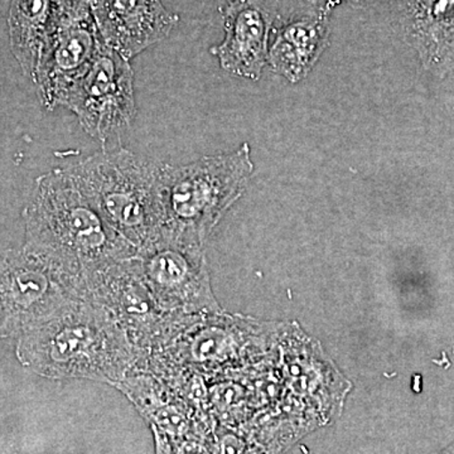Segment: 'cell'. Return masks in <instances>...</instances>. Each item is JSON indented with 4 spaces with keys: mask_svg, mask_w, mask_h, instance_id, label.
<instances>
[{
    "mask_svg": "<svg viewBox=\"0 0 454 454\" xmlns=\"http://www.w3.org/2000/svg\"><path fill=\"white\" fill-rule=\"evenodd\" d=\"M26 221L27 247L80 278L83 286L137 252L107 223L68 169L38 178Z\"/></svg>",
    "mask_w": 454,
    "mask_h": 454,
    "instance_id": "6da1fadb",
    "label": "cell"
},
{
    "mask_svg": "<svg viewBox=\"0 0 454 454\" xmlns=\"http://www.w3.org/2000/svg\"><path fill=\"white\" fill-rule=\"evenodd\" d=\"M18 355L41 375L119 384L143 357L103 307L83 297L27 333Z\"/></svg>",
    "mask_w": 454,
    "mask_h": 454,
    "instance_id": "7a4b0ae2",
    "label": "cell"
},
{
    "mask_svg": "<svg viewBox=\"0 0 454 454\" xmlns=\"http://www.w3.org/2000/svg\"><path fill=\"white\" fill-rule=\"evenodd\" d=\"M252 149L201 158L187 166L163 163L160 177V238L203 249L212 230L247 190Z\"/></svg>",
    "mask_w": 454,
    "mask_h": 454,
    "instance_id": "3957f363",
    "label": "cell"
},
{
    "mask_svg": "<svg viewBox=\"0 0 454 454\" xmlns=\"http://www.w3.org/2000/svg\"><path fill=\"white\" fill-rule=\"evenodd\" d=\"M162 162L116 146L67 169L107 223L138 250L162 234Z\"/></svg>",
    "mask_w": 454,
    "mask_h": 454,
    "instance_id": "277c9868",
    "label": "cell"
},
{
    "mask_svg": "<svg viewBox=\"0 0 454 454\" xmlns=\"http://www.w3.org/2000/svg\"><path fill=\"white\" fill-rule=\"evenodd\" d=\"M85 297V286L26 247L0 253V337L32 333Z\"/></svg>",
    "mask_w": 454,
    "mask_h": 454,
    "instance_id": "5b68a950",
    "label": "cell"
},
{
    "mask_svg": "<svg viewBox=\"0 0 454 454\" xmlns=\"http://www.w3.org/2000/svg\"><path fill=\"white\" fill-rule=\"evenodd\" d=\"M85 298L115 319L143 357L168 348L200 317L164 309L140 279L130 258L90 277Z\"/></svg>",
    "mask_w": 454,
    "mask_h": 454,
    "instance_id": "8992f818",
    "label": "cell"
},
{
    "mask_svg": "<svg viewBox=\"0 0 454 454\" xmlns=\"http://www.w3.org/2000/svg\"><path fill=\"white\" fill-rule=\"evenodd\" d=\"M64 106L103 149L116 148L137 115L130 59L101 44L88 74L71 90Z\"/></svg>",
    "mask_w": 454,
    "mask_h": 454,
    "instance_id": "52a82bcc",
    "label": "cell"
},
{
    "mask_svg": "<svg viewBox=\"0 0 454 454\" xmlns=\"http://www.w3.org/2000/svg\"><path fill=\"white\" fill-rule=\"evenodd\" d=\"M130 262L164 309L182 316L223 312L203 249L160 238L137 250Z\"/></svg>",
    "mask_w": 454,
    "mask_h": 454,
    "instance_id": "ba28073f",
    "label": "cell"
},
{
    "mask_svg": "<svg viewBox=\"0 0 454 454\" xmlns=\"http://www.w3.org/2000/svg\"><path fill=\"white\" fill-rule=\"evenodd\" d=\"M103 43L90 0H65L59 25L35 73L38 94L47 109L65 106L71 90L88 74Z\"/></svg>",
    "mask_w": 454,
    "mask_h": 454,
    "instance_id": "9c48e42d",
    "label": "cell"
},
{
    "mask_svg": "<svg viewBox=\"0 0 454 454\" xmlns=\"http://www.w3.org/2000/svg\"><path fill=\"white\" fill-rule=\"evenodd\" d=\"M225 40L211 49L221 67L258 82L269 62V40L278 20L277 0H229L220 8Z\"/></svg>",
    "mask_w": 454,
    "mask_h": 454,
    "instance_id": "30bf717a",
    "label": "cell"
},
{
    "mask_svg": "<svg viewBox=\"0 0 454 454\" xmlns=\"http://www.w3.org/2000/svg\"><path fill=\"white\" fill-rule=\"evenodd\" d=\"M279 337L276 325L219 312L199 317L176 340H182L193 365L220 367L265 354Z\"/></svg>",
    "mask_w": 454,
    "mask_h": 454,
    "instance_id": "8fae6325",
    "label": "cell"
},
{
    "mask_svg": "<svg viewBox=\"0 0 454 454\" xmlns=\"http://www.w3.org/2000/svg\"><path fill=\"white\" fill-rule=\"evenodd\" d=\"M101 40L131 59L166 40L179 18L162 0H90Z\"/></svg>",
    "mask_w": 454,
    "mask_h": 454,
    "instance_id": "7c38bea8",
    "label": "cell"
},
{
    "mask_svg": "<svg viewBox=\"0 0 454 454\" xmlns=\"http://www.w3.org/2000/svg\"><path fill=\"white\" fill-rule=\"evenodd\" d=\"M334 3L284 20L274 31L269 64L291 82L303 80L330 43V14Z\"/></svg>",
    "mask_w": 454,
    "mask_h": 454,
    "instance_id": "4fadbf2b",
    "label": "cell"
},
{
    "mask_svg": "<svg viewBox=\"0 0 454 454\" xmlns=\"http://www.w3.org/2000/svg\"><path fill=\"white\" fill-rule=\"evenodd\" d=\"M403 25L426 67H454V0H411Z\"/></svg>",
    "mask_w": 454,
    "mask_h": 454,
    "instance_id": "5bb4252c",
    "label": "cell"
},
{
    "mask_svg": "<svg viewBox=\"0 0 454 454\" xmlns=\"http://www.w3.org/2000/svg\"><path fill=\"white\" fill-rule=\"evenodd\" d=\"M64 4L65 0H12L8 18L12 51L28 76L35 77Z\"/></svg>",
    "mask_w": 454,
    "mask_h": 454,
    "instance_id": "9a60e30c",
    "label": "cell"
},
{
    "mask_svg": "<svg viewBox=\"0 0 454 454\" xmlns=\"http://www.w3.org/2000/svg\"><path fill=\"white\" fill-rule=\"evenodd\" d=\"M139 411L149 418L154 433L170 439L200 438L206 430L193 419L190 405L160 387V382L145 375L130 376L119 382Z\"/></svg>",
    "mask_w": 454,
    "mask_h": 454,
    "instance_id": "2e32d148",
    "label": "cell"
},
{
    "mask_svg": "<svg viewBox=\"0 0 454 454\" xmlns=\"http://www.w3.org/2000/svg\"><path fill=\"white\" fill-rule=\"evenodd\" d=\"M155 437L158 454H212L200 438L170 439L160 433Z\"/></svg>",
    "mask_w": 454,
    "mask_h": 454,
    "instance_id": "e0dca14e",
    "label": "cell"
},
{
    "mask_svg": "<svg viewBox=\"0 0 454 454\" xmlns=\"http://www.w3.org/2000/svg\"><path fill=\"white\" fill-rule=\"evenodd\" d=\"M212 454H264L258 448L239 438L232 433L216 434L211 447Z\"/></svg>",
    "mask_w": 454,
    "mask_h": 454,
    "instance_id": "ac0fdd59",
    "label": "cell"
},
{
    "mask_svg": "<svg viewBox=\"0 0 454 454\" xmlns=\"http://www.w3.org/2000/svg\"><path fill=\"white\" fill-rule=\"evenodd\" d=\"M334 4H339L340 2L348 3L351 5H356V7H369V5L380 4V3L391 2V0H330Z\"/></svg>",
    "mask_w": 454,
    "mask_h": 454,
    "instance_id": "d6986e66",
    "label": "cell"
},
{
    "mask_svg": "<svg viewBox=\"0 0 454 454\" xmlns=\"http://www.w3.org/2000/svg\"><path fill=\"white\" fill-rule=\"evenodd\" d=\"M201 3H215V4L219 5V7H223V4H226L229 0H199Z\"/></svg>",
    "mask_w": 454,
    "mask_h": 454,
    "instance_id": "ffe728a7",
    "label": "cell"
},
{
    "mask_svg": "<svg viewBox=\"0 0 454 454\" xmlns=\"http://www.w3.org/2000/svg\"><path fill=\"white\" fill-rule=\"evenodd\" d=\"M446 454H454V450H450V452H447Z\"/></svg>",
    "mask_w": 454,
    "mask_h": 454,
    "instance_id": "44dd1931",
    "label": "cell"
}]
</instances>
